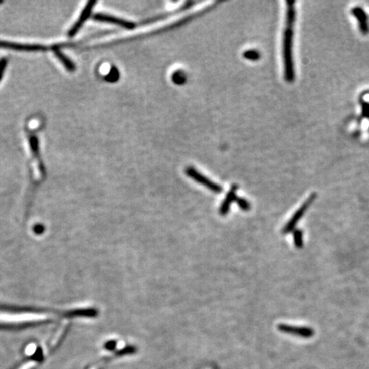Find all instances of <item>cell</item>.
<instances>
[{"label":"cell","mask_w":369,"mask_h":369,"mask_svg":"<svg viewBox=\"0 0 369 369\" xmlns=\"http://www.w3.org/2000/svg\"><path fill=\"white\" fill-rule=\"evenodd\" d=\"M85 317V309H72L66 310L31 309H0V326H31L49 322L56 319H69Z\"/></svg>","instance_id":"6da1fadb"},{"label":"cell","mask_w":369,"mask_h":369,"mask_svg":"<svg viewBox=\"0 0 369 369\" xmlns=\"http://www.w3.org/2000/svg\"><path fill=\"white\" fill-rule=\"evenodd\" d=\"M295 1L286 2V24L283 36V62H284V76L289 83L295 81V66L292 53L293 37H294L295 23L297 18Z\"/></svg>","instance_id":"7a4b0ae2"},{"label":"cell","mask_w":369,"mask_h":369,"mask_svg":"<svg viewBox=\"0 0 369 369\" xmlns=\"http://www.w3.org/2000/svg\"><path fill=\"white\" fill-rule=\"evenodd\" d=\"M186 173H187V175L190 177L191 179H193L199 184H202V186L208 188L211 192H213L215 194H221L222 193V188L220 184L215 183L210 179H208L206 176L203 175L202 173H199V171L195 169L194 167H188L186 169Z\"/></svg>","instance_id":"3957f363"},{"label":"cell","mask_w":369,"mask_h":369,"mask_svg":"<svg viewBox=\"0 0 369 369\" xmlns=\"http://www.w3.org/2000/svg\"><path fill=\"white\" fill-rule=\"evenodd\" d=\"M315 198H316V194H312L307 199L305 202L303 203V205L296 211V213L293 215V217H291V219L286 223V225L285 226V228L283 229V234H289V233H291V231L294 229L295 227L297 224V222H299L300 219L303 217V215L305 214L306 211L309 209L312 203L314 202Z\"/></svg>","instance_id":"277c9868"},{"label":"cell","mask_w":369,"mask_h":369,"mask_svg":"<svg viewBox=\"0 0 369 369\" xmlns=\"http://www.w3.org/2000/svg\"><path fill=\"white\" fill-rule=\"evenodd\" d=\"M96 4H97V1H89L87 4V6H85V8L81 12V16L78 18L77 22L73 25L71 29H69V33H68L69 37H74L80 31V29L82 28L84 23H86V21L89 18L90 16L92 14V10H93V7H94Z\"/></svg>","instance_id":"5b68a950"},{"label":"cell","mask_w":369,"mask_h":369,"mask_svg":"<svg viewBox=\"0 0 369 369\" xmlns=\"http://www.w3.org/2000/svg\"><path fill=\"white\" fill-rule=\"evenodd\" d=\"M93 19L98 22H104V23H112V24H115V25H118V26L123 28L126 29H133L136 28L135 23H133V22H130V21L125 20V19H121V18H115L110 15L103 14V13H97V14L93 16Z\"/></svg>","instance_id":"8992f818"},{"label":"cell","mask_w":369,"mask_h":369,"mask_svg":"<svg viewBox=\"0 0 369 369\" xmlns=\"http://www.w3.org/2000/svg\"><path fill=\"white\" fill-rule=\"evenodd\" d=\"M278 329L280 332L284 333H288V334L293 335V336H297V337H303V338H309L314 336V330H312L309 327H300V326H290V325H286V324H281L278 326Z\"/></svg>","instance_id":"52a82bcc"},{"label":"cell","mask_w":369,"mask_h":369,"mask_svg":"<svg viewBox=\"0 0 369 369\" xmlns=\"http://www.w3.org/2000/svg\"><path fill=\"white\" fill-rule=\"evenodd\" d=\"M0 47L6 49L17 50V51H27V52H35V51H42L46 49V47L41 45H29V44L14 43L10 41H0Z\"/></svg>","instance_id":"ba28073f"},{"label":"cell","mask_w":369,"mask_h":369,"mask_svg":"<svg viewBox=\"0 0 369 369\" xmlns=\"http://www.w3.org/2000/svg\"><path fill=\"white\" fill-rule=\"evenodd\" d=\"M237 189H238V186L237 184L232 186V188H230V190H229L228 194H227L225 199L222 201V205H221V207L219 209V213L221 216H226L228 213V211H229L231 204L236 200Z\"/></svg>","instance_id":"9c48e42d"},{"label":"cell","mask_w":369,"mask_h":369,"mask_svg":"<svg viewBox=\"0 0 369 369\" xmlns=\"http://www.w3.org/2000/svg\"><path fill=\"white\" fill-rule=\"evenodd\" d=\"M352 13L357 18L360 32L366 35L369 31L368 23H367V15L360 6H356L352 9Z\"/></svg>","instance_id":"30bf717a"},{"label":"cell","mask_w":369,"mask_h":369,"mask_svg":"<svg viewBox=\"0 0 369 369\" xmlns=\"http://www.w3.org/2000/svg\"><path fill=\"white\" fill-rule=\"evenodd\" d=\"M53 51L55 52L57 58L63 63L68 71H69V72L75 71V64H73L72 61L70 60L69 58H67L66 56L64 55V53L61 52L60 50L57 48V47L53 48Z\"/></svg>","instance_id":"8fae6325"},{"label":"cell","mask_w":369,"mask_h":369,"mask_svg":"<svg viewBox=\"0 0 369 369\" xmlns=\"http://www.w3.org/2000/svg\"><path fill=\"white\" fill-rule=\"evenodd\" d=\"M119 78H120V73H119L118 69L115 67H112L109 74L105 76V80L111 83L118 81Z\"/></svg>","instance_id":"7c38bea8"},{"label":"cell","mask_w":369,"mask_h":369,"mask_svg":"<svg viewBox=\"0 0 369 369\" xmlns=\"http://www.w3.org/2000/svg\"><path fill=\"white\" fill-rule=\"evenodd\" d=\"M293 236H294V242L296 246L298 249L302 248L303 245V231L297 230H297H295Z\"/></svg>","instance_id":"4fadbf2b"},{"label":"cell","mask_w":369,"mask_h":369,"mask_svg":"<svg viewBox=\"0 0 369 369\" xmlns=\"http://www.w3.org/2000/svg\"><path fill=\"white\" fill-rule=\"evenodd\" d=\"M238 206L244 211H248L251 210V204L249 203L248 200L244 199V198H237L235 200Z\"/></svg>","instance_id":"5bb4252c"},{"label":"cell","mask_w":369,"mask_h":369,"mask_svg":"<svg viewBox=\"0 0 369 369\" xmlns=\"http://www.w3.org/2000/svg\"><path fill=\"white\" fill-rule=\"evenodd\" d=\"M172 79H173V81L174 83L178 84V85H182V84H184L186 82L187 77H186V75L182 71H176L175 73H173Z\"/></svg>","instance_id":"9a60e30c"},{"label":"cell","mask_w":369,"mask_h":369,"mask_svg":"<svg viewBox=\"0 0 369 369\" xmlns=\"http://www.w3.org/2000/svg\"><path fill=\"white\" fill-rule=\"evenodd\" d=\"M244 58L248 59V60L256 61L258 60L260 58L259 52L256 50H249L244 52Z\"/></svg>","instance_id":"2e32d148"},{"label":"cell","mask_w":369,"mask_h":369,"mask_svg":"<svg viewBox=\"0 0 369 369\" xmlns=\"http://www.w3.org/2000/svg\"><path fill=\"white\" fill-rule=\"evenodd\" d=\"M29 143H30V148L32 150V153L35 156L39 155V141L38 138L35 136H31V138H29Z\"/></svg>","instance_id":"e0dca14e"},{"label":"cell","mask_w":369,"mask_h":369,"mask_svg":"<svg viewBox=\"0 0 369 369\" xmlns=\"http://www.w3.org/2000/svg\"><path fill=\"white\" fill-rule=\"evenodd\" d=\"M6 65H7V60L6 58H2L0 60V81L3 77L4 72H5V69H6Z\"/></svg>","instance_id":"ac0fdd59"},{"label":"cell","mask_w":369,"mask_h":369,"mask_svg":"<svg viewBox=\"0 0 369 369\" xmlns=\"http://www.w3.org/2000/svg\"><path fill=\"white\" fill-rule=\"evenodd\" d=\"M37 361L38 360H29L26 363L23 364V366H21L19 369H32L35 366V364Z\"/></svg>","instance_id":"d6986e66"},{"label":"cell","mask_w":369,"mask_h":369,"mask_svg":"<svg viewBox=\"0 0 369 369\" xmlns=\"http://www.w3.org/2000/svg\"><path fill=\"white\" fill-rule=\"evenodd\" d=\"M104 347L108 350H113L116 347V342L115 341H109L108 343H105Z\"/></svg>","instance_id":"ffe728a7"},{"label":"cell","mask_w":369,"mask_h":369,"mask_svg":"<svg viewBox=\"0 0 369 369\" xmlns=\"http://www.w3.org/2000/svg\"><path fill=\"white\" fill-rule=\"evenodd\" d=\"M363 115L366 117H368L369 115V104H363Z\"/></svg>","instance_id":"44dd1931"},{"label":"cell","mask_w":369,"mask_h":369,"mask_svg":"<svg viewBox=\"0 0 369 369\" xmlns=\"http://www.w3.org/2000/svg\"><path fill=\"white\" fill-rule=\"evenodd\" d=\"M1 4H3V1H0V5H1Z\"/></svg>","instance_id":"7402d4cb"}]
</instances>
